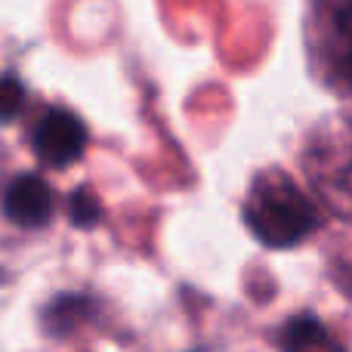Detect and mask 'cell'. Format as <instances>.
I'll return each mask as SVG.
<instances>
[{
  "label": "cell",
  "instance_id": "obj_2",
  "mask_svg": "<svg viewBox=\"0 0 352 352\" xmlns=\"http://www.w3.org/2000/svg\"><path fill=\"white\" fill-rule=\"evenodd\" d=\"M297 161L318 207L352 226V118H322L306 133Z\"/></svg>",
  "mask_w": 352,
  "mask_h": 352
},
{
  "label": "cell",
  "instance_id": "obj_1",
  "mask_svg": "<svg viewBox=\"0 0 352 352\" xmlns=\"http://www.w3.org/2000/svg\"><path fill=\"white\" fill-rule=\"evenodd\" d=\"M241 217L250 235L272 250L297 248L322 229L318 201L281 167H266L250 179Z\"/></svg>",
  "mask_w": 352,
  "mask_h": 352
},
{
  "label": "cell",
  "instance_id": "obj_6",
  "mask_svg": "<svg viewBox=\"0 0 352 352\" xmlns=\"http://www.w3.org/2000/svg\"><path fill=\"white\" fill-rule=\"evenodd\" d=\"M25 99H28V90L22 80L16 74H0V124L16 121L25 111Z\"/></svg>",
  "mask_w": 352,
  "mask_h": 352
},
{
  "label": "cell",
  "instance_id": "obj_5",
  "mask_svg": "<svg viewBox=\"0 0 352 352\" xmlns=\"http://www.w3.org/2000/svg\"><path fill=\"white\" fill-rule=\"evenodd\" d=\"M0 217L25 232H43L56 217V192L41 173L16 170L0 179Z\"/></svg>",
  "mask_w": 352,
  "mask_h": 352
},
{
  "label": "cell",
  "instance_id": "obj_4",
  "mask_svg": "<svg viewBox=\"0 0 352 352\" xmlns=\"http://www.w3.org/2000/svg\"><path fill=\"white\" fill-rule=\"evenodd\" d=\"M28 146L34 158L50 170H65L84 158L90 146V130L74 111L62 105H47L28 127Z\"/></svg>",
  "mask_w": 352,
  "mask_h": 352
},
{
  "label": "cell",
  "instance_id": "obj_3",
  "mask_svg": "<svg viewBox=\"0 0 352 352\" xmlns=\"http://www.w3.org/2000/svg\"><path fill=\"white\" fill-rule=\"evenodd\" d=\"M303 50L312 78L340 99H352V0H309Z\"/></svg>",
  "mask_w": 352,
  "mask_h": 352
}]
</instances>
